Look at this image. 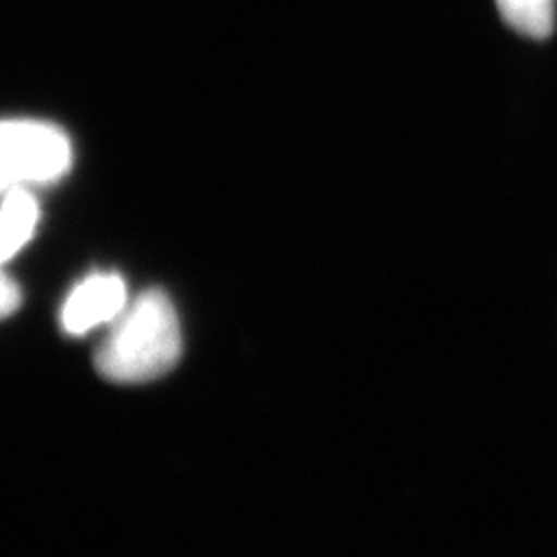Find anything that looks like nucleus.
<instances>
[{"label":"nucleus","mask_w":557,"mask_h":557,"mask_svg":"<svg viewBox=\"0 0 557 557\" xmlns=\"http://www.w3.org/2000/svg\"><path fill=\"white\" fill-rule=\"evenodd\" d=\"M182 356V327L172 300L145 290L121 311L96 354L98 372L114 383H147L168 374Z\"/></svg>","instance_id":"obj_1"},{"label":"nucleus","mask_w":557,"mask_h":557,"mask_svg":"<svg viewBox=\"0 0 557 557\" xmlns=\"http://www.w3.org/2000/svg\"><path fill=\"white\" fill-rule=\"evenodd\" d=\"M73 168V143L63 128L40 119H5L0 126V182L38 186L59 182Z\"/></svg>","instance_id":"obj_2"},{"label":"nucleus","mask_w":557,"mask_h":557,"mask_svg":"<svg viewBox=\"0 0 557 557\" xmlns=\"http://www.w3.org/2000/svg\"><path fill=\"white\" fill-rule=\"evenodd\" d=\"M128 307L124 278L114 272H94L70 290L61 309L65 333L84 335L104 323H114Z\"/></svg>","instance_id":"obj_3"},{"label":"nucleus","mask_w":557,"mask_h":557,"mask_svg":"<svg viewBox=\"0 0 557 557\" xmlns=\"http://www.w3.org/2000/svg\"><path fill=\"white\" fill-rule=\"evenodd\" d=\"M40 221V205L26 186L3 190V214H0V256L10 260L30 242Z\"/></svg>","instance_id":"obj_4"},{"label":"nucleus","mask_w":557,"mask_h":557,"mask_svg":"<svg viewBox=\"0 0 557 557\" xmlns=\"http://www.w3.org/2000/svg\"><path fill=\"white\" fill-rule=\"evenodd\" d=\"M495 5L513 30L544 40L555 28V0H495Z\"/></svg>","instance_id":"obj_5"},{"label":"nucleus","mask_w":557,"mask_h":557,"mask_svg":"<svg viewBox=\"0 0 557 557\" xmlns=\"http://www.w3.org/2000/svg\"><path fill=\"white\" fill-rule=\"evenodd\" d=\"M22 302V290L20 286H16L12 278L5 274L3 282H0V309H3L5 317H10V313L20 307Z\"/></svg>","instance_id":"obj_6"}]
</instances>
